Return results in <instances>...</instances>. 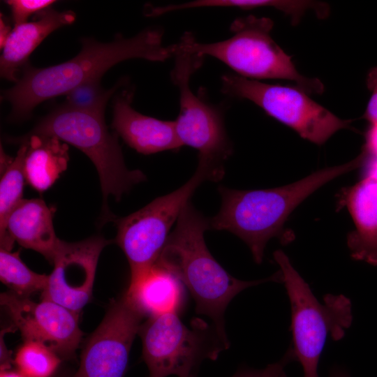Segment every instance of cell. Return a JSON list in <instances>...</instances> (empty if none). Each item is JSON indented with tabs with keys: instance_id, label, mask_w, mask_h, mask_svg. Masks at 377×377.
Here are the masks:
<instances>
[{
	"instance_id": "31",
	"label": "cell",
	"mask_w": 377,
	"mask_h": 377,
	"mask_svg": "<svg viewBox=\"0 0 377 377\" xmlns=\"http://www.w3.org/2000/svg\"><path fill=\"white\" fill-rule=\"evenodd\" d=\"M328 377H350V376L344 369L334 367L331 369Z\"/></svg>"
},
{
	"instance_id": "3",
	"label": "cell",
	"mask_w": 377,
	"mask_h": 377,
	"mask_svg": "<svg viewBox=\"0 0 377 377\" xmlns=\"http://www.w3.org/2000/svg\"><path fill=\"white\" fill-rule=\"evenodd\" d=\"M363 162L360 154L346 163L322 169L273 188L236 190L220 186L221 208L209 219V227L239 237L249 247L255 262L260 263L267 243L282 234L288 216L300 203L323 185L358 168Z\"/></svg>"
},
{
	"instance_id": "25",
	"label": "cell",
	"mask_w": 377,
	"mask_h": 377,
	"mask_svg": "<svg viewBox=\"0 0 377 377\" xmlns=\"http://www.w3.org/2000/svg\"><path fill=\"white\" fill-rule=\"evenodd\" d=\"M10 8L14 27L27 22L33 14L51 8L54 0H8L5 1Z\"/></svg>"
},
{
	"instance_id": "11",
	"label": "cell",
	"mask_w": 377,
	"mask_h": 377,
	"mask_svg": "<svg viewBox=\"0 0 377 377\" xmlns=\"http://www.w3.org/2000/svg\"><path fill=\"white\" fill-rule=\"evenodd\" d=\"M144 317L126 292L112 301L86 341L73 377H124L133 341Z\"/></svg>"
},
{
	"instance_id": "10",
	"label": "cell",
	"mask_w": 377,
	"mask_h": 377,
	"mask_svg": "<svg viewBox=\"0 0 377 377\" xmlns=\"http://www.w3.org/2000/svg\"><path fill=\"white\" fill-rule=\"evenodd\" d=\"M198 54L177 51L171 80L179 89V112L175 120L182 145L198 151V162L223 168V163L232 154V145L226 131L221 108L195 94L190 80L203 62Z\"/></svg>"
},
{
	"instance_id": "15",
	"label": "cell",
	"mask_w": 377,
	"mask_h": 377,
	"mask_svg": "<svg viewBox=\"0 0 377 377\" xmlns=\"http://www.w3.org/2000/svg\"><path fill=\"white\" fill-rule=\"evenodd\" d=\"M133 92L123 90L113 101L112 128L124 141L138 152L149 155L177 151L182 146L175 121L161 120L145 115L131 105Z\"/></svg>"
},
{
	"instance_id": "9",
	"label": "cell",
	"mask_w": 377,
	"mask_h": 377,
	"mask_svg": "<svg viewBox=\"0 0 377 377\" xmlns=\"http://www.w3.org/2000/svg\"><path fill=\"white\" fill-rule=\"evenodd\" d=\"M221 91L254 103L268 115L316 145L324 144L341 129L350 128V120L339 118L297 87L268 84L227 73L221 77Z\"/></svg>"
},
{
	"instance_id": "27",
	"label": "cell",
	"mask_w": 377,
	"mask_h": 377,
	"mask_svg": "<svg viewBox=\"0 0 377 377\" xmlns=\"http://www.w3.org/2000/svg\"><path fill=\"white\" fill-rule=\"evenodd\" d=\"M367 85L371 94L362 118L370 124H377V66L369 70L367 77Z\"/></svg>"
},
{
	"instance_id": "29",
	"label": "cell",
	"mask_w": 377,
	"mask_h": 377,
	"mask_svg": "<svg viewBox=\"0 0 377 377\" xmlns=\"http://www.w3.org/2000/svg\"><path fill=\"white\" fill-rule=\"evenodd\" d=\"M5 330L1 334V357H0V368L1 371L10 370L11 365L14 363V360L12 359L11 352L6 348L3 341V335Z\"/></svg>"
},
{
	"instance_id": "32",
	"label": "cell",
	"mask_w": 377,
	"mask_h": 377,
	"mask_svg": "<svg viewBox=\"0 0 377 377\" xmlns=\"http://www.w3.org/2000/svg\"><path fill=\"white\" fill-rule=\"evenodd\" d=\"M0 377H26L19 371L6 370L1 371Z\"/></svg>"
},
{
	"instance_id": "26",
	"label": "cell",
	"mask_w": 377,
	"mask_h": 377,
	"mask_svg": "<svg viewBox=\"0 0 377 377\" xmlns=\"http://www.w3.org/2000/svg\"><path fill=\"white\" fill-rule=\"evenodd\" d=\"M295 360V355L290 347L279 362L269 364L260 369L242 368L239 369L232 377H280L286 365Z\"/></svg>"
},
{
	"instance_id": "33",
	"label": "cell",
	"mask_w": 377,
	"mask_h": 377,
	"mask_svg": "<svg viewBox=\"0 0 377 377\" xmlns=\"http://www.w3.org/2000/svg\"><path fill=\"white\" fill-rule=\"evenodd\" d=\"M280 377H288V376L286 375V374L285 373V371H283V372L281 374V375Z\"/></svg>"
},
{
	"instance_id": "22",
	"label": "cell",
	"mask_w": 377,
	"mask_h": 377,
	"mask_svg": "<svg viewBox=\"0 0 377 377\" xmlns=\"http://www.w3.org/2000/svg\"><path fill=\"white\" fill-rule=\"evenodd\" d=\"M20 251L0 250V279L10 291L23 297H30L36 292L45 290L48 275L38 274L29 269L22 260Z\"/></svg>"
},
{
	"instance_id": "12",
	"label": "cell",
	"mask_w": 377,
	"mask_h": 377,
	"mask_svg": "<svg viewBox=\"0 0 377 377\" xmlns=\"http://www.w3.org/2000/svg\"><path fill=\"white\" fill-rule=\"evenodd\" d=\"M0 302L24 341L43 343L61 360L75 357L82 336L78 315L54 302H36L10 290L1 294Z\"/></svg>"
},
{
	"instance_id": "1",
	"label": "cell",
	"mask_w": 377,
	"mask_h": 377,
	"mask_svg": "<svg viewBox=\"0 0 377 377\" xmlns=\"http://www.w3.org/2000/svg\"><path fill=\"white\" fill-rule=\"evenodd\" d=\"M162 39L163 32L156 29L128 38L117 36L109 43L82 38L80 52L68 61L43 68L27 66L13 87L3 92L2 98L10 103L13 119H25L43 101L66 95L87 81L101 79L119 62L131 59L164 61L175 57V43L164 46Z\"/></svg>"
},
{
	"instance_id": "21",
	"label": "cell",
	"mask_w": 377,
	"mask_h": 377,
	"mask_svg": "<svg viewBox=\"0 0 377 377\" xmlns=\"http://www.w3.org/2000/svg\"><path fill=\"white\" fill-rule=\"evenodd\" d=\"M26 150L27 145L22 143L16 156L10 157L1 147L0 244L1 249L8 251H11L14 242L6 234V224L10 214L23 200L26 182L23 163Z\"/></svg>"
},
{
	"instance_id": "18",
	"label": "cell",
	"mask_w": 377,
	"mask_h": 377,
	"mask_svg": "<svg viewBox=\"0 0 377 377\" xmlns=\"http://www.w3.org/2000/svg\"><path fill=\"white\" fill-rule=\"evenodd\" d=\"M15 140L27 145L23 163L26 182L39 193L47 191L68 167V144L40 135H26Z\"/></svg>"
},
{
	"instance_id": "23",
	"label": "cell",
	"mask_w": 377,
	"mask_h": 377,
	"mask_svg": "<svg viewBox=\"0 0 377 377\" xmlns=\"http://www.w3.org/2000/svg\"><path fill=\"white\" fill-rule=\"evenodd\" d=\"M61 358L52 349L37 341H24L14 358L17 371L26 377H52Z\"/></svg>"
},
{
	"instance_id": "28",
	"label": "cell",
	"mask_w": 377,
	"mask_h": 377,
	"mask_svg": "<svg viewBox=\"0 0 377 377\" xmlns=\"http://www.w3.org/2000/svg\"><path fill=\"white\" fill-rule=\"evenodd\" d=\"M362 152L367 157L377 159V124H370L367 129Z\"/></svg>"
},
{
	"instance_id": "19",
	"label": "cell",
	"mask_w": 377,
	"mask_h": 377,
	"mask_svg": "<svg viewBox=\"0 0 377 377\" xmlns=\"http://www.w3.org/2000/svg\"><path fill=\"white\" fill-rule=\"evenodd\" d=\"M170 271L156 263L134 284L127 295L148 318L168 312H179L184 303V287Z\"/></svg>"
},
{
	"instance_id": "17",
	"label": "cell",
	"mask_w": 377,
	"mask_h": 377,
	"mask_svg": "<svg viewBox=\"0 0 377 377\" xmlns=\"http://www.w3.org/2000/svg\"><path fill=\"white\" fill-rule=\"evenodd\" d=\"M54 212L40 198L23 199L7 219L8 237L22 247L39 253L52 264L61 241L54 231Z\"/></svg>"
},
{
	"instance_id": "20",
	"label": "cell",
	"mask_w": 377,
	"mask_h": 377,
	"mask_svg": "<svg viewBox=\"0 0 377 377\" xmlns=\"http://www.w3.org/2000/svg\"><path fill=\"white\" fill-rule=\"evenodd\" d=\"M205 7H235L242 9L272 7L288 15L293 24H297L308 10H313L318 18L322 17L327 10L325 3L311 1L195 0L179 4L151 7L149 15L151 17H155L180 10Z\"/></svg>"
},
{
	"instance_id": "24",
	"label": "cell",
	"mask_w": 377,
	"mask_h": 377,
	"mask_svg": "<svg viewBox=\"0 0 377 377\" xmlns=\"http://www.w3.org/2000/svg\"><path fill=\"white\" fill-rule=\"evenodd\" d=\"M117 87V84L105 89L101 85V79L91 80L68 92L64 104L77 110L104 114L105 105Z\"/></svg>"
},
{
	"instance_id": "8",
	"label": "cell",
	"mask_w": 377,
	"mask_h": 377,
	"mask_svg": "<svg viewBox=\"0 0 377 377\" xmlns=\"http://www.w3.org/2000/svg\"><path fill=\"white\" fill-rule=\"evenodd\" d=\"M223 174L224 170L198 163L194 175L183 186L115 220V242L124 251L130 266L129 286L136 283L156 263L171 227L198 187L205 181L221 179Z\"/></svg>"
},
{
	"instance_id": "7",
	"label": "cell",
	"mask_w": 377,
	"mask_h": 377,
	"mask_svg": "<svg viewBox=\"0 0 377 377\" xmlns=\"http://www.w3.org/2000/svg\"><path fill=\"white\" fill-rule=\"evenodd\" d=\"M188 328L178 312L149 317L140 327L142 343V358L148 369L147 377L197 376L203 360H215L229 347L214 326L200 319Z\"/></svg>"
},
{
	"instance_id": "2",
	"label": "cell",
	"mask_w": 377,
	"mask_h": 377,
	"mask_svg": "<svg viewBox=\"0 0 377 377\" xmlns=\"http://www.w3.org/2000/svg\"><path fill=\"white\" fill-rule=\"evenodd\" d=\"M209 220L188 202L183 208L156 263L174 274L188 289L195 311L209 317L220 337L228 342L224 313L241 291L268 281L282 282L281 271L258 281H242L229 274L214 258L205 242Z\"/></svg>"
},
{
	"instance_id": "4",
	"label": "cell",
	"mask_w": 377,
	"mask_h": 377,
	"mask_svg": "<svg viewBox=\"0 0 377 377\" xmlns=\"http://www.w3.org/2000/svg\"><path fill=\"white\" fill-rule=\"evenodd\" d=\"M273 26L269 18L249 15L232 22V34L226 40L202 43L187 32L175 43L176 50L213 57L244 77L289 80L307 94H322V82L300 74L291 57L272 39Z\"/></svg>"
},
{
	"instance_id": "30",
	"label": "cell",
	"mask_w": 377,
	"mask_h": 377,
	"mask_svg": "<svg viewBox=\"0 0 377 377\" xmlns=\"http://www.w3.org/2000/svg\"><path fill=\"white\" fill-rule=\"evenodd\" d=\"M10 27L8 23L5 20L1 15L0 20V47L2 49L11 32Z\"/></svg>"
},
{
	"instance_id": "16",
	"label": "cell",
	"mask_w": 377,
	"mask_h": 377,
	"mask_svg": "<svg viewBox=\"0 0 377 377\" xmlns=\"http://www.w3.org/2000/svg\"><path fill=\"white\" fill-rule=\"evenodd\" d=\"M75 14L67 10L59 12L47 8L36 15V20L15 26L0 57L1 76L17 82L24 69L29 66V56L49 34L75 20Z\"/></svg>"
},
{
	"instance_id": "6",
	"label": "cell",
	"mask_w": 377,
	"mask_h": 377,
	"mask_svg": "<svg viewBox=\"0 0 377 377\" xmlns=\"http://www.w3.org/2000/svg\"><path fill=\"white\" fill-rule=\"evenodd\" d=\"M274 258L290 300L295 360L302 365L304 377H319L318 363L327 339H341L352 323L350 301L342 295H327L320 303L285 253L277 250Z\"/></svg>"
},
{
	"instance_id": "5",
	"label": "cell",
	"mask_w": 377,
	"mask_h": 377,
	"mask_svg": "<svg viewBox=\"0 0 377 377\" xmlns=\"http://www.w3.org/2000/svg\"><path fill=\"white\" fill-rule=\"evenodd\" d=\"M27 135L56 137L82 151L95 165L103 194L104 217L113 216L108 198L116 200L146 179L139 170H128L124 163L118 135L110 133L104 114L81 110L62 104L45 116Z\"/></svg>"
},
{
	"instance_id": "14",
	"label": "cell",
	"mask_w": 377,
	"mask_h": 377,
	"mask_svg": "<svg viewBox=\"0 0 377 377\" xmlns=\"http://www.w3.org/2000/svg\"><path fill=\"white\" fill-rule=\"evenodd\" d=\"M363 163L364 177L343 198L355 227L347 244L353 258L377 265V159L365 156Z\"/></svg>"
},
{
	"instance_id": "13",
	"label": "cell",
	"mask_w": 377,
	"mask_h": 377,
	"mask_svg": "<svg viewBox=\"0 0 377 377\" xmlns=\"http://www.w3.org/2000/svg\"><path fill=\"white\" fill-rule=\"evenodd\" d=\"M110 242L98 235L75 242L61 240L41 300L54 302L79 316L91 299L101 253Z\"/></svg>"
}]
</instances>
